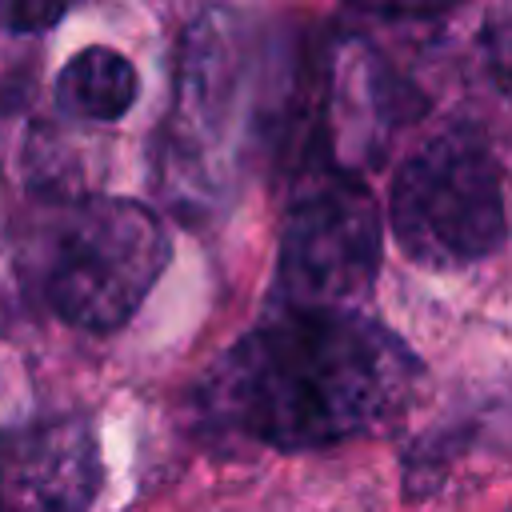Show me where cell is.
Returning <instances> with one entry per match:
<instances>
[{"instance_id":"3957f363","label":"cell","mask_w":512,"mask_h":512,"mask_svg":"<svg viewBox=\"0 0 512 512\" xmlns=\"http://www.w3.org/2000/svg\"><path fill=\"white\" fill-rule=\"evenodd\" d=\"M168 264L160 216L136 200H84L56 236L44 296L60 320L84 332L120 328Z\"/></svg>"},{"instance_id":"277c9868","label":"cell","mask_w":512,"mask_h":512,"mask_svg":"<svg viewBox=\"0 0 512 512\" xmlns=\"http://www.w3.org/2000/svg\"><path fill=\"white\" fill-rule=\"evenodd\" d=\"M380 208L352 176L296 192L280 232V284L296 312H352L380 272Z\"/></svg>"},{"instance_id":"8992f818","label":"cell","mask_w":512,"mask_h":512,"mask_svg":"<svg viewBox=\"0 0 512 512\" xmlns=\"http://www.w3.org/2000/svg\"><path fill=\"white\" fill-rule=\"evenodd\" d=\"M136 88L140 80L132 60L108 44H92L80 48L56 76V104L76 120L112 124L132 108Z\"/></svg>"},{"instance_id":"5b68a950","label":"cell","mask_w":512,"mask_h":512,"mask_svg":"<svg viewBox=\"0 0 512 512\" xmlns=\"http://www.w3.org/2000/svg\"><path fill=\"white\" fill-rule=\"evenodd\" d=\"M100 448L84 420L52 416L0 436V512H88Z\"/></svg>"},{"instance_id":"7a4b0ae2","label":"cell","mask_w":512,"mask_h":512,"mask_svg":"<svg viewBox=\"0 0 512 512\" xmlns=\"http://www.w3.org/2000/svg\"><path fill=\"white\" fill-rule=\"evenodd\" d=\"M388 224L408 260L460 268L504 240V164L492 140L456 124L420 144L392 180Z\"/></svg>"},{"instance_id":"6da1fadb","label":"cell","mask_w":512,"mask_h":512,"mask_svg":"<svg viewBox=\"0 0 512 512\" xmlns=\"http://www.w3.org/2000/svg\"><path fill=\"white\" fill-rule=\"evenodd\" d=\"M408 344L364 312H296L256 324L208 380L212 416L280 452L332 448L388 424L416 388Z\"/></svg>"},{"instance_id":"52a82bcc","label":"cell","mask_w":512,"mask_h":512,"mask_svg":"<svg viewBox=\"0 0 512 512\" xmlns=\"http://www.w3.org/2000/svg\"><path fill=\"white\" fill-rule=\"evenodd\" d=\"M60 16H64V8H56V4H48V8L16 4V8H4V12H0V20L12 24V32H44V28H52Z\"/></svg>"}]
</instances>
